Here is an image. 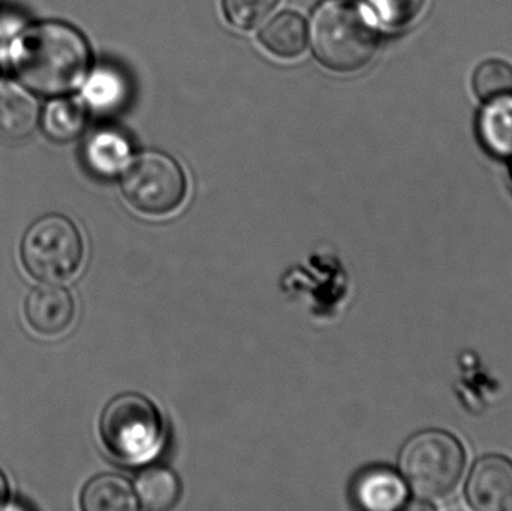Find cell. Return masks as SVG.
Returning <instances> with one entry per match:
<instances>
[{"instance_id":"6da1fadb","label":"cell","mask_w":512,"mask_h":511,"mask_svg":"<svg viewBox=\"0 0 512 511\" xmlns=\"http://www.w3.org/2000/svg\"><path fill=\"white\" fill-rule=\"evenodd\" d=\"M86 38L71 24L41 21L21 30L9 47V60L18 80L38 95H68L89 72Z\"/></svg>"},{"instance_id":"7a4b0ae2","label":"cell","mask_w":512,"mask_h":511,"mask_svg":"<svg viewBox=\"0 0 512 511\" xmlns=\"http://www.w3.org/2000/svg\"><path fill=\"white\" fill-rule=\"evenodd\" d=\"M316 59L337 72H355L375 57L379 35L367 12L349 0H325L312 18Z\"/></svg>"},{"instance_id":"3957f363","label":"cell","mask_w":512,"mask_h":511,"mask_svg":"<svg viewBox=\"0 0 512 511\" xmlns=\"http://www.w3.org/2000/svg\"><path fill=\"white\" fill-rule=\"evenodd\" d=\"M465 450L453 435L424 431L412 437L400 453V468L409 488L421 501L450 495L465 470Z\"/></svg>"},{"instance_id":"277c9868","label":"cell","mask_w":512,"mask_h":511,"mask_svg":"<svg viewBox=\"0 0 512 511\" xmlns=\"http://www.w3.org/2000/svg\"><path fill=\"white\" fill-rule=\"evenodd\" d=\"M101 437L114 458L140 464L155 456L161 446V417L149 399L126 393L105 408Z\"/></svg>"},{"instance_id":"5b68a950","label":"cell","mask_w":512,"mask_h":511,"mask_svg":"<svg viewBox=\"0 0 512 511\" xmlns=\"http://www.w3.org/2000/svg\"><path fill=\"white\" fill-rule=\"evenodd\" d=\"M21 257L33 278L45 284H60L80 269L83 239L71 219L47 215L30 225L24 234Z\"/></svg>"},{"instance_id":"8992f818","label":"cell","mask_w":512,"mask_h":511,"mask_svg":"<svg viewBox=\"0 0 512 511\" xmlns=\"http://www.w3.org/2000/svg\"><path fill=\"white\" fill-rule=\"evenodd\" d=\"M122 189L128 203L138 212L164 216L182 206L186 177L170 156L146 152L126 168Z\"/></svg>"},{"instance_id":"52a82bcc","label":"cell","mask_w":512,"mask_h":511,"mask_svg":"<svg viewBox=\"0 0 512 511\" xmlns=\"http://www.w3.org/2000/svg\"><path fill=\"white\" fill-rule=\"evenodd\" d=\"M466 497L475 510L512 511V461L486 456L472 468Z\"/></svg>"},{"instance_id":"ba28073f","label":"cell","mask_w":512,"mask_h":511,"mask_svg":"<svg viewBox=\"0 0 512 511\" xmlns=\"http://www.w3.org/2000/svg\"><path fill=\"white\" fill-rule=\"evenodd\" d=\"M24 314L27 323L39 335H62L74 321V297L59 285H39L27 296Z\"/></svg>"},{"instance_id":"9c48e42d","label":"cell","mask_w":512,"mask_h":511,"mask_svg":"<svg viewBox=\"0 0 512 511\" xmlns=\"http://www.w3.org/2000/svg\"><path fill=\"white\" fill-rule=\"evenodd\" d=\"M38 101L20 81L0 78V138L24 140L39 126Z\"/></svg>"},{"instance_id":"30bf717a","label":"cell","mask_w":512,"mask_h":511,"mask_svg":"<svg viewBox=\"0 0 512 511\" xmlns=\"http://www.w3.org/2000/svg\"><path fill=\"white\" fill-rule=\"evenodd\" d=\"M405 483L390 468H370L360 474L354 485V497L363 509L390 511L405 504Z\"/></svg>"},{"instance_id":"8fae6325","label":"cell","mask_w":512,"mask_h":511,"mask_svg":"<svg viewBox=\"0 0 512 511\" xmlns=\"http://www.w3.org/2000/svg\"><path fill=\"white\" fill-rule=\"evenodd\" d=\"M86 104L68 95L53 96L39 116V126L50 140L69 143L86 128Z\"/></svg>"},{"instance_id":"7c38bea8","label":"cell","mask_w":512,"mask_h":511,"mask_svg":"<svg viewBox=\"0 0 512 511\" xmlns=\"http://www.w3.org/2000/svg\"><path fill=\"white\" fill-rule=\"evenodd\" d=\"M87 167L101 177L122 173L131 158V144L120 132L102 129L95 132L84 149Z\"/></svg>"},{"instance_id":"4fadbf2b","label":"cell","mask_w":512,"mask_h":511,"mask_svg":"<svg viewBox=\"0 0 512 511\" xmlns=\"http://www.w3.org/2000/svg\"><path fill=\"white\" fill-rule=\"evenodd\" d=\"M478 134L493 155H512V93L487 101L478 117Z\"/></svg>"},{"instance_id":"5bb4252c","label":"cell","mask_w":512,"mask_h":511,"mask_svg":"<svg viewBox=\"0 0 512 511\" xmlns=\"http://www.w3.org/2000/svg\"><path fill=\"white\" fill-rule=\"evenodd\" d=\"M81 507L86 511H132L138 509V504L128 480L116 474H102L87 483Z\"/></svg>"},{"instance_id":"9a60e30c","label":"cell","mask_w":512,"mask_h":511,"mask_svg":"<svg viewBox=\"0 0 512 511\" xmlns=\"http://www.w3.org/2000/svg\"><path fill=\"white\" fill-rule=\"evenodd\" d=\"M259 41L270 53L282 59L300 56L306 48V23L294 12H282L262 27Z\"/></svg>"},{"instance_id":"2e32d148","label":"cell","mask_w":512,"mask_h":511,"mask_svg":"<svg viewBox=\"0 0 512 511\" xmlns=\"http://www.w3.org/2000/svg\"><path fill=\"white\" fill-rule=\"evenodd\" d=\"M84 104L101 113L119 110L128 99L129 84L122 72L110 66H101L84 80Z\"/></svg>"},{"instance_id":"e0dca14e","label":"cell","mask_w":512,"mask_h":511,"mask_svg":"<svg viewBox=\"0 0 512 511\" xmlns=\"http://www.w3.org/2000/svg\"><path fill=\"white\" fill-rule=\"evenodd\" d=\"M135 489L141 506L150 511L170 510L176 506L182 492L176 474L161 467L144 471L138 477Z\"/></svg>"},{"instance_id":"ac0fdd59","label":"cell","mask_w":512,"mask_h":511,"mask_svg":"<svg viewBox=\"0 0 512 511\" xmlns=\"http://www.w3.org/2000/svg\"><path fill=\"white\" fill-rule=\"evenodd\" d=\"M474 90L483 101L512 93V66L504 60L492 59L481 63L474 74Z\"/></svg>"},{"instance_id":"d6986e66","label":"cell","mask_w":512,"mask_h":511,"mask_svg":"<svg viewBox=\"0 0 512 511\" xmlns=\"http://www.w3.org/2000/svg\"><path fill=\"white\" fill-rule=\"evenodd\" d=\"M280 0H224L225 15L237 29H252L268 17Z\"/></svg>"},{"instance_id":"ffe728a7","label":"cell","mask_w":512,"mask_h":511,"mask_svg":"<svg viewBox=\"0 0 512 511\" xmlns=\"http://www.w3.org/2000/svg\"><path fill=\"white\" fill-rule=\"evenodd\" d=\"M426 0H372L373 9L382 24L390 29H402L423 11Z\"/></svg>"},{"instance_id":"44dd1931","label":"cell","mask_w":512,"mask_h":511,"mask_svg":"<svg viewBox=\"0 0 512 511\" xmlns=\"http://www.w3.org/2000/svg\"><path fill=\"white\" fill-rule=\"evenodd\" d=\"M9 497V486L8 480H6L5 474L0 471V509L5 507V504L8 503Z\"/></svg>"}]
</instances>
